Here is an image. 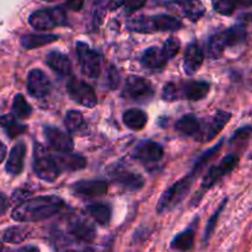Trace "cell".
Instances as JSON below:
<instances>
[{
	"instance_id": "obj_22",
	"label": "cell",
	"mask_w": 252,
	"mask_h": 252,
	"mask_svg": "<svg viewBox=\"0 0 252 252\" xmlns=\"http://www.w3.org/2000/svg\"><path fill=\"white\" fill-rule=\"evenodd\" d=\"M46 63L52 70L56 71L61 76L70 75L71 70H73V66H71V62L69 59V57L58 51L49 52L46 58Z\"/></svg>"
},
{
	"instance_id": "obj_16",
	"label": "cell",
	"mask_w": 252,
	"mask_h": 252,
	"mask_svg": "<svg viewBox=\"0 0 252 252\" xmlns=\"http://www.w3.org/2000/svg\"><path fill=\"white\" fill-rule=\"evenodd\" d=\"M68 234L80 243H91L96 236V229L88 219L73 217L68 224Z\"/></svg>"
},
{
	"instance_id": "obj_37",
	"label": "cell",
	"mask_w": 252,
	"mask_h": 252,
	"mask_svg": "<svg viewBox=\"0 0 252 252\" xmlns=\"http://www.w3.org/2000/svg\"><path fill=\"white\" fill-rule=\"evenodd\" d=\"M164 49L166 52V54L169 56V58H174L180 51V42L176 38H167L164 43Z\"/></svg>"
},
{
	"instance_id": "obj_43",
	"label": "cell",
	"mask_w": 252,
	"mask_h": 252,
	"mask_svg": "<svg viewBox=\"0 0 252 252\" xmlns=\"http://www.w3.org/2000/svg\"><path fill=\"white\" fill-rule=\"evenodd\" d=\"M21 250L27 251V250H38V249H37V248H22Z\"/></svg>"
},
{
	"instance_id": "obj_36",
	"label": "cell",
	"mask_w": 252,
	"mask_h": 252,
	"mask_svg": "<svg viewBox=\"0 0 252 252\" xmlns=\"http://www.w3.org/2000/svg\"><path fill=\"white\" fill-rule=\"evenodd\" d=\"M225 203H226V199H224V201L221 202L220 207H219V208L217 209L216 212H214L213 217H212V218L209 219L208 224H207V226H206V230H204V241H208V239L211 238L212 233H213L214 229H216L217 220H218L219 216H220V212L223 211V208H224V207H225Z\"/></svg>"
},
{
	"instance_id": "obj_13",
	"label": "cell",
	"mask_w": 252,
	"mask_h": 252,
	"mask_svg": "<svg viewBox=\"0 0 252 252\" xmlns=\"http://www.w3.org/2000/svg\"><path fill=\"white\" fill-rule=\"evenodd\" d=\"M165 6L192 22L198 21L206 12L201 0H171L165 2Z\"/></svg>"
},
{
	"instance_id": "obj_29",
	"label": "cell",
	"mask_w": 252,
	"mask_h": 252,
	"mask_svg": "<svg viewBox=\"0 0 252 252\" xmlns=\"http://www.w3.org/2000/svg\"><path fill=\"white\" fill-rule=\"evenodd\" d=\"M64 125L68 133L73 134H81L86 130V123L79 111H69L64 120Z\"/></svg>"
},
{
	"instance_id": "obj_38",
	"label": "cell",
	"mask_w": 252,
	"mask_h": 252,
	"mask_svg": "<svg viewBox=\"0 0 252 252\" xmlns=\"http://www.w3.org/2000/svg\"><path fill=\"white\" fill-rule=\"evenodd\" d=\"M107 81L111 89H116L121 81V75L115 66H110L107 71Z\"/></svg>"
},
{
	"instance_id": "obj_3",
	"label": "cell",
	"mask_w": 252,
	"mask_h": 252,
	"mask_svg": "<svg viewBox=\"0 0 252 252\" xmlns=\"http://www.w3.org/2000/svg\"><path fill=\"white\" fill-rule=\"evenodd\" d=\"M127 29L138 33H154V32H174L182 29V22L177 17L170 15L133 17L127 22Z\"/></svg>"
},
{
	"instance_id": "obj_33",
	"label": "cell",
	"mask_w": 252,
	"mask_h": 252,
	"mask_svg": "<svg viewBox=\"0 0 252 252\" xmlns=\"http://www.w3.org/2000/svg\"><path fill=\"white\" fill-rule=\"evenodd\" d=\"M12 111H14V116L19 120H26L31 116L32 108L26 101V98L21 95L17 94L14 97V102H12Z\"/></svg>"
},
{
	"instance_id": "obj_46",
	"label": "cell",
	"mask_w": 252,
	"mask_h": 252,
	"mask_svg": "<svg viewBox=\"0 0 252 252\" xmlns=\"http://www.w3.org/2000/svg\"><path fill=\"white\" fill-rule=\"evenodd\" d=\"M1 250H2V244L0 243V251H1Z\"/></svg>"
},
{
	"instance_id": "obj_42",
	"label": "cell",
	"mask_w": 252,
	"mask_h": 252,
	"mask_svg": "<svg viewBox=\"0 0 252 252\" xmlns=\"http://www.w3.org/2000/svg\"><path fill=\"white\" fill-rule=\"evenodd\" d=\"M5 158H6V147H5V144H2L0 142V164L4 161Z\"/></svg>"
},
{
	"instance_id": "obj_2",
	"label": "cell",
	"mask_w": 252,
	"mask_h": 252,
	"mask_svg": "<svg viewBox=\"0 0 252 252\" xmlns=\"http://www.w3.org/2000/svg\"><path fill=\"white\" fill-rule=\"evenodd\" d=\"M211 90V85L207 81L191 80L181 83H167L162 89V98L165 101L189 100L198 101L206 97Z\"/></svg>"
},
{
	"instance_id": "obj_40",
	"label": "cell",
	"mask_w": 252,
	"mask_h": 252,
	"mask_svg": "<svg viewBox=\"0 0 252 252\" xmlns=\"http://www.w3.org/2000/svg\"><path fill=\"white\" fill-rule=\"evenodd\" d=\"M65 1L66 6L73 10V11H79L84 6V0H65Z\"/></svg>"
},
{
	"instance_id": "obj_21",
	"label": "cell",
	"mask_w": 252,
	"mask_h": 252,
	"mask_svg": "<svg viewBox=\"0 0 252 252\" xmlns=\"http://www.w3.org/2000/svg\"><path fill=\"white\" fill-rule=\"evenodd\" d=\"M169 61L170 58L165 52L164 47H150L143 53L142 59H140L143 65L149 69L164 68Z\"/></svg>"
},
{
	"instance_id": "obj_34",
	"label": "cell",
	"mask_w": 252,
	"mask_h": 252,
	"mask_svg": "<svg viewBox=\"0 0 252 252\" xmlns=\"http://www.w3.org/2000/svg\"><path fill=\"white\" fill-rule=\"evenodd\" d=\"M29 236L26 228L24 226H11V228L6 229L4 233V241L9 244H20Z\"/></svg>"
},
{
	"instance_id": "obj_24",
	"label": "cell",
	"mask_w": 252,
	"mask_h": 252,
	"mask_svg": "<svg viewBox=\"0 0 252 252\" xmlns=\"http://www.w3.org/2000/svg\"><path fill=\"white\" fill-rule=\"evenodd\" d=\"M202 121L194 115H186L180 118L175 125L177 132L185 137H196L201 130Z\"/></svg>"
},
{
	"instance_id": "obj_27",
	"label": "cell",
	"mask_w": 252,
	"mask_h": 252,
	"mask_svg": "<svg viewBox=\"0 0 252 252\" xmlns=\"http://www.w3.org/2000/svg\"><path fill=\"white\" fill-rule=\"evenodd\" d=\"M59 37L57 34L36 33V34H24L21 37V46L26 49L39 48L42 46L58 41Z\"/></svg>"
},
{
	"instance_id": "obj_19",
	"label": "cell",
	"mask_w": 252,
	"mask_h": 252,
	"mask_svg": "<svg viewBox=\"0 0 252 252\" xmlns=\"http://www.w3.org/2000/svg\"><path fill=\"white\" fill-rule=\"evenodd\" d=\"M203 61L204 54L201 46L197 42L189 43L185 51L184 61H182L184 71L186 73V75H193L194 73H197L203 64Z\"/></svg>"
},
{
	"instance_id": "obj_44",
	"label": "cell",
	"mask_w": 252,
	"mask_h": 252,
	"mask_svg": "<svg viewBox=\"0 0 252 252\" xmlns=\"http://www.w3.org/2000/svg\"><path fill=\"white\" fill-rule=\"evenodd\" d=\"M94 1H95L96 4H103V2H105L106 0H94Z\"/></svg>"
},
{
	"instance_id": "obj_11",
	"label": "cell",
	"mask_w": 252,
	"mask_h": 252,
	"mask_svg": "<svg viewBox=\"0 0 252 252\" xmlns=\"http://www.w3.org/2000/svg\"><path fill=\"white\" fill-rule=\"evenodd\" d=\"M110 177L126 191H138L144 186V179L135 171H130L121 165H113Z\"/></svg>"
},
{
	"instance_id": "obj_23",
	"label": "cell",
	"mask_w": 252,
	"mask_h": 252,
	"mask_svg": "<svg viewBox=\"0 0 252 252\" xmlns=\"http://www.w3.org/2000/svg\"><path fill=\"white\" fill-rule=\"evenodd\" d=\"M70 152L62 153V154L53 157L57 162L59 171H76L83 167H85L86 160L85 158L79 154H69Z\"/></svg>"
},
{
	"instance_id": "obj_20",
	"label": "cell",
	"mask_w": 252,
	"mask_h": 252,
	"mask_svg": "<svg viewBox=\"0 0 252 252\" xmlns=\"http://www.w3.org/2000/svg\"><path fill=\"white\" fill-rule=\"evenodd\" d=\"M25 155H26V145L24 142H19L14 145V148L10 152L9 158H7L5 170L7 174L12 176H17L24 170Z\"/></svg>"
},
{
	"instance_id": "obj_25",
	"label": "cell",
	"mask_w": 252,
	"mask_h": 252,
	"mask_svg": "<svg viewBox=\"0 0 252 252\" xmlns=\"http://www.w3.org/2000/svg\"><path fill=\"white\" fill-rule=\"evenodd\" d=\"M86 212L100 225H107L111 220V217H112L111 207L107 203H103V202H96V203L89 204L86 207Z\"/></svg>"
},
{
	"instance_id": "obj_14",
	"label": "cell",
	"mask_w": 252,
	"mask_h": 252,
	"mask_svg": "<svg viewBox=\"0 0 252 252\" xmlns=\"http://www.w3.org/2000/svg\"><path fill=\"white\" fill-rule=\"evenodd\" d=\"M52 83L47 74L41 69H32L27 75V91L32 97L43 98L49 95Z\"/></svg>"
},
{
	"instance_id": "obj_10",
	"label": "cell",
	"mask_w": 252,
	"mask_h": 252,
	"mask_svg": "<svg viewBox=\"0 0 252 252\" xmlns=\"http://www.w3.org/2000/svg\"><path fill=\"white\" fill-rule=\"evenodd\" d=\"M231 120V113L225 112V111H217L213 117L209 118L208 121L201 125V130L196 135V139L198 142L207 143L213 139L214 137L219 134L225 127L226 123Z\"/></svg>"
},
{
	"instance_id": "obj_17",
	"label": "cell",
	"mask_w": 252,
	"mask_h": 252,
	"mask_svg": "<svg viewBox=\"0 0 252 252\" xmlns=\"http://www.w3.org/2000/svg\"><path fill=\"white\" fill-rule=\"evenodd\" d=\"M133 157L144 164H154L164 157V148L153 140L140 142L133 150Z\"/></svg>"
},
{
	"instance_id": "obj_39",
	"label": "cell",
	"mask_w": 252,
	"mask_h": 252,
	"mask_svg": "<svg viewBox=\"0 0 252 252\" xmlns=\"http://www.w3.org/2000/svg\"><path fill=\"white\" fill-rule=\"evenodd\" d=\"M147 0H123L126 9L130 10V11H135V10L142 9L145 5Z\"/></svg>"
},
{
	"instance_id": "obj_8",
	"label": "cell",
	"mask_w": 252,
	"mask_h": 252,
	"mask_svg": "<svg viewBox=\"0 0 252 252\" xmlns=\"http://www.w3.org/2000/svg\"><path fill=\"white\" fill-rule=\"evenodd\" d=\"M123 95L134 102H147L154 96V89L148 79L129 75L126 80Z\"/></svg>"
},
{
	"instance_id": "obj_30",
	"label": "cell",
	"mask_w": 252,
	"mask_h": 252,
	"mask_svg": "<svg viewBox=\"0 0 252 252\" xmlns=\"http://www.w3.org/2000/svg\"><path fill=\"white\" fill-rule=\"evenodd\" d=\"M194 241V229L189 228L182 233L177 234L171 241V249L177 251L191 250Z\"/></svg>"
},
{
	"instance_id": "obj_18",
	"label": "cell",
	"mask_w": 252,
	"mask_h": 252,
	"mask_svg": "<svg viewBox=\"0 0 252 252\" xmlns=\"http://www.w3.org/2000/svg\"><path fill=\"white\" fill-rule=\"evenodd\" d=\"M71 191L75 196L84 197V198L100 197L107 192V182L103 180H83L73 184Z\"/></svg>"
},
{
	"instance_id": "obj_41",
	"label": "cell",
	"mask_w": 252,
	"mask_h": 252,
	"mask_svg": "<svg viewBox=\"0 0 252 252\" xmlns=\"http://www.w3.org/2000/svg\"><path fill=\"white\" fill-rule=\"evenodd\" d=\"M7 208H9V199L6 198V196L0 193V216H2L7 211Z\"/></svg>"
},
{
	"instance_id": "obj_28",
	"label": "cell",
	"mask_w": 252,
	"mask_h": 252,
	"mask_svg": "<svg viewBox=\"0 0 252 252\" xmlns=\"http://www.w3.org/2000/svg\"><path fill=\"white\" fill-rule=\"evenodd\" d=\"M224 38H225L226 47H235L238 44L244 43L248 38V31L245 25H235L230 29L223 31Z\"/></svg>"
},
{
	"instance_id": "obj_4",
	"label": "cell",
	"mask_w": 252,
	"mask_h": 252,
	"mask_svg": "<svg viewBox=\"0 0 252 252\" xmlns=\"http://www.w3.org/2000/svg\"><path fill=\"white\" fill-rule=\"evenodd\" d=\"M194 179H196V176L189 172L187 176L182 177L176 184L172 185L169 189H166L159 199V203H158V213H166V212L171 211L175 207L179 206L184 201L185 197L189 194Z\"/></svg>"
},
{
	"instance_id": "obj_5",
	"label": "cell",
	"mask_w": 252,
	"mask_h": 252,
	"mask_svg": "<svg viewBox=\"0 0 252 252\" xmlns=\"http://www.w3.org/2000/svg\"><path fill=\"white\" fill-rule=\"evenodd\" d=\"M29 22L34 30L38 31H48L56 27L66 26L68 17L65 10L62 6L42 9L32 12L29 17Z\"/></svg>"
},
{
	"instance_id": "obj_7",
	"label": "cell",
	"mask_w": 252,
	"mask_h": 252,
	"mask_svg": "<svg viewBox=\"0 0 252 252\" xmlns=\"http://www.w3.org/2000/svg\"><path fill=\"white\" fill-rule=\"evenodd\" d=\"M76 54L81 73L88 78H97L102 71V54L90 48V46L84 42H76Z\"/></svg>"
},
{
	"instance_id": "obj_35",
	"label": "cell",
	"mask_w": 252,
	"mask_h": 252,
	"mask_svg": "<svg viewBox=\"0 0 252 252\" xmlns=\"http://www.w3.org/2000/svg\"><path fill=\"white\" fill-rule=\"evenodd\" d=\"M212 4L213 9L224 16H230L238 7H240L239 0H212Z\"/></svg>"
},
{
	"instance_id": "obj_15",
	"label": "cell",
	"mask_w": 252,
	"mask_h": 252,
	"mask_svg": "<svg viewBox=\"0 0 252 252\" xmlns=\"http://www.w3.org/2000/svg\"><path fill=\"white\" fill-rule=\"evenodd\" d=\"M43 132L49 147L56 150V152L66 153L73 150V138L70 137L68 132H64L59 128L52 127V126H46L43 128Z\"/></svg>"
},
{
	"instance_id": "obj_45",
	"label": "cell",
	"mask_w": 252,
	"mask_h": 252,
	"mask_svg": "<svg viewBox=\"0 0 252 252\" xmlns=\"http://www.w3.org/2000/svg\"><path fill=\"white\" fill-rule=\"evenodd\" d=\"M44 1H48V2H53V1H58V0H44Z\"/></svg>"
},
{
	"instance_id": "obj_26",
	"label": "cell",
	"mask_w": 252,
	"mask_h": 252,
	"mask_svg": "<svg viewBox=\"0 0 252 252\" xmlns=\"http://www.w3.org/2000/svg\"><path fill=\"white\" fill-rule=\"evenodd\" d=\"M123 122L129 129L140 130L148 122V115L139 108H129L123 113Z\"/></svg>"
},
{
	"instance_id": "obj_6",
	"label": "cell",
	"mask_w": 252,
	"mask_h": 252,
	"mask_svg": "<svg viewBox=\"0 0 252 252\" xmlns=\"http://www.w3.org/2000/svg\"><path fill=\"white\" fill-rule=\"evenodd\" d=\"M33 171L38 179L46 182H54L61 174L54 158L39 143H34Z\"/></svg>"
},
{
	"instance_id": "obj_32",
	"label": "cell",
	"mask_w": 252,
	"mask_h": 252,
	"mask_svg": "<svg viewBox=\"0 0 252 252\" xmlns=\"http://www.w3.org/2000/svg\"><path fill=\"white\" fill-rule=\"evenodd\" d=\"M225 48H226V43H225V38H224L223 32H219V33L213 34V36L209 38L207 49H208V56L211 57L212 59L220 58V57L223 56Z\"/></svg>"
},
{
	"instance_id": "obj_1",
	"label": "cell",
	"mask_w": 252,
	"mask_h": 252,
	"mask_svg": "<svg viewBox=\"0 0 252 252\" xmlns=\"http://www.w3.org/2000/svg\"><path fill=\"white\" fill-rule=\"evenodd\" d=\"M64 208L58 196H39L25 199L14 208L11 218L16 221H39L56 216Z\"/></svg>"
},
{
	"instance_id": "obj_9",
	"label": "cell",
	"mask_w": 252,
	"mask_h": 252,
	"mask_svg": "<svg viewBox=\"0 0 252 252\" xmlns=\"http://www.w3.org/2000/svg\"><path fill=\"white\" fill-rule=\"evenodd\" d=\"M66 91L71 100L84 107L93 108L97 105V97L94 89L80 79L71 78L66 84Z\"/></svg>"
},
{
	"instance_id": "obj_31",
	"label": "cell",
	"mask_w": 252,
	"mask_h": 252,
	"mask_svg": "<svg viewBox=\"0 0 252 252\" xmlns=\"http://www.w3.org/2000/svg\"><path fill=\"white\" fill-rule=\"evenodd\" d=\"M0 127L6 130L10 138H16L26 130V127L19 123L17 118L14 115H5L0 117Z\"/></svg>"
},
{
	"instance_id": "obj_12",
	"label": "cell",
	"mask_w": 252,
	"mask_h": 252,
	"mask_svg": "<svg viewBox=\"0 0 252 252\" xmlns=\"http://www.w3.org/2000/svg\"><path fill=\"white\" fill-rule=\"evenodd\" d=\"M239 162V157L235 154H229L225 158H223V160H220L218 165L211 167L209 171L207 172L206 176L202 180V189L206 191V189H211L212 186L217 184L220 179H223L226 174H229L230 171H233L235 169V166Z\"/></svg>"
}]
</instances>
